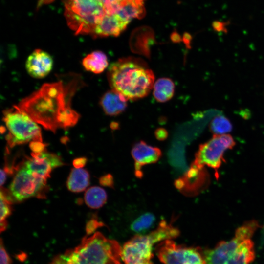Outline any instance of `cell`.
<instances>
[{"instance_id": "4fadbf2b", "label": "cell", "mask_w": 264, "mask_h": 264, "mask_svg": "<svg viewBox=\"0 0 264 264\" xmlns=\"http://www.w3.org/2000/svg\"><path fill=\"white\" fill-rule=\"evenodd\" d=\"M53 65V59L50 54L43 50L37 49L28 57L25 67L31 77L41 79L50 73Z\"/></svg>"}, {"instance_id": "1f68e13d", "label": "cell", "mask_w": 264, "mask_h": 264, "mask_svg": "<svg viewBox=\"0 0 264 264\" xmlns=\"http://www.w3.org/2000/svg\"><path fill=\"white\" fill-rule=\"evenodd\" d=\"M224 26L225 25H224V23L220 22H215L213 24V28L215 31H223L225 29H226L224 28Z\"/></svg>"}, {"instance_id": "9a60e30c", "label": "cell", "mask_w": 264, "mask_h": 264, "mask_svg": "<svg viewBox=\"0 0 264 264\" xmlns=\"http://www.w3.org/2000/svg\"><path fill=\"white\" fill-rule=\"evenodd\" d=\"M127 101V99L121 94L111 89L102 95L100 104L106 114L116 116L125 110Z\"/></svg>"}, {"instance_id": "44dd1931", "label": "cell", "mask_w": 264, "mask_h": 264, "mask_svg": "<svg viewBox=\"0 0 264 264\" xmlns=\"http://www.w3.org/2000/svg\"><path fill=\"white\" fill-rule=\"evenodd\" d=\"M84 200L87 205L90 208L99 209L106 203L107 194L101 187H91L86 191Z\"/></svg>"}, {"instance_id": "277c9868", "label": "cell", "mask_w": 264, "mask_h": 264, "mask_svg": "<svg viewBox=\"0 0 264 264\" xmlns=\"http://www.w3.org/2000/svg\"><path fill=\"white\" fill-rule=\"evenodd\" d=\"M178 228L172 222L161 220L156 229L148 234L137 235L127 242L122 248L121 258L125 264H153L154 244L177 237Z\"/></svg>"}, {"instance_id": "5bb4252c", "label": "cell", "mask_w": 264, "mask_h": 264, "mask_svg": "<svg viewBox=\"0 0 264 264\" xmlns=\"http://www.w3.org/2000/svg\"><path fill=\"white\" fill-rule=\"evenodd\" d=\"M128 24L115 14L105 13L96 25L93 36L95 37L118 36L126 28Z\"/></svg>"}, {"instance_id": "8992f818", "label": "cell", "mask_w": 264, "mask_h": 264, "mask_svg": "<svg viewBox=\"0 0 264 264\" xmlns=\"http://www.w3.org/2000/svg\"><path fill=\"white\" fill-rule=\"evenodd\" d=\"M3 120L9 132L6 139L11 147L29 141L42 142L37 123L17 105L4 111Z\"/></svg>"}, {"instance_id": "f546056e", "label": "cell", "mask_w": 264, "mask_h": 264, "mask_svg": "<svg viewBox=\"0 0 264 264\" xmlns=\"http://www.w3.org/2000/svg\"><path fill=\"white\" fill-rule=\"evenodd\" d=\"M155 138L159 141L166 140L168 136V131L164 128H158L156 129L154 132Z\"/></svg>"}, {"instance_id": "d6986e66", "label": "cell", "mask_w": 264, "mask_h": 264, "mask_svg": "<svg viewBox=\"0 0 264 264\" xmlns=\"http://www.w3.org/2000/svg\"><path fill=\"white\" fill-rule=\"evenodd\" d=\"M114 14L129 23L133 18H141L145 15L143 0H130Z\"/></svg>"}, {"instance_id": "9c48e42d", "label": "cell", "mask_w": 264, "mask_h": 264, "mask_svg": "<svg viewBox=\"0 0 264 264\" xmlns=\"http://www.w3.org/2000/svg\"><path fill=\"white\" fill-rule=\"evenodd\" d=\"M156 251L164 264H206L200 248L177 244L172 240L161 242Z\"/></svg>"}, {"instance_id": "7c38bea8", "label": "cell", "mask_w": 264, "mask_h": 264, "mask_svg": "<svg viewBox=\"0 0 264 264\" xmlns=\"http://www.w3.org/2000/svg\"><path fill=\"white\" fill-rule=\"evenodd\" d=\"M131 154L134 161L135 175L136 177L141 178L143 176L141 168L144 165L157 162L162 153L159 148L140 141L133 145Z\"/></svg>"}, {"instance_id": "5b68a950", "label": "cell", "mask_w": 264, "mask_h": 264, "mask_svg": "<svg viewBox=\"0 0 264 264\" xmlns=\"http://www.w3.org/2000/svg\"><path fill=\"white\" fill-rule=\"evenodd\" d=\"M68 25L77 34L93 35L106 13L102 0H63Z\"/></svg>"}, {"instance_id": "836d02e7", "label": "cell", "mask_w": 264, "mask_h": 264, "mask_svg": "<svg viewBox=\"0 0 264 264\" xmlns=\"http://www.w3.org/2000/svg\"><path fill=\"white\" fill-rule=\"evenodd\" d=\"M52 0H40V4L41 5L44 4V3H47L49 2H51Z\"/></svg>"}, {"instance_id": "4dcf8cb0", "label": "cell", "mask_w": 264, "mask_h": 264, "mask_svg": "<svg viewBox=\"0 0 264 264\" xmlns=\"http://www.w3.org/2000/svg\"><path fill=\"white\" fill-rule=\"evenodd\" d=\"M87 162V159L85 157H81L75 159L73 160V164L76 168H81L84 166Z\"/></svg>"}, {"instance_id": "ac0fdd59", "label": "cell", "mask_w": 264, "mask_h": 264, "mask_svg": "<svg viewBox=\"0 0 264 264\" xmlns=\"http://www.w3.org/2000/svg\"><path fill=\"white\" fill-rule=\"evenodd\" d=\"M88 172L82 168L72 169L67 180V187L73 192L84 191L89 184Z\"/></svg>"}, {"instance_id": "ffe728a7", "label": "cell", "mask_w": 264, "mask_h": 264, "mask_svg": "<svg viewBox=\"0 0 264 264\" xmlns=\"http://www.w3.org/2000/svg\"><path fill=\"white\" fill-rule=\"evenodd\" d=\"M175 88V84L171 79L166 77L159 78L153 86L154 97L159 102H166L174 96Z\"/></svg>"}, {"instance_id": "6da1fadb", "label": "cell", "mask_w": 264, "mask_h": 264, "mask_svg": "<svg viewBox=\"0 0 264 264\" xmlns=\"http://www.w3.org/2000/svg\"><path fill=\"white\" fill-rule=\"evenodd\" d=\"M78 80L73 79L67 85L61 81L44 84L17 106L37 123L55 132L60 114L71 108L72 98L79 86Z\"/></svg>"}, {"instance_id": "52a82bcc", "label": "cell", "mask_w": 264, "mask_h": 264, "mask_svg": "<svg viewBox=\"0 0 264 264\" xmlns=\"http://www.w3.org/2000/svg\"><path fill=\"white\" fill-rule=\"evenodd\" d=\"M258 226L255 220L247 221L236 230L231 240L220 241L213 248L203 251L206 264H226L239 245L252 238Z\"/></svg>"}, {"instance_id": "603a6c76", "label": "cell", "mask_w": 264, "mask_h": 264, "mask_svg": "<svg viewBox=\"0 0 264 264\" xmlns=\"http://www.w3.org/2000/svg\"><path fill=\"white\" fill-rule=\"evenodd\" d=\"M210 129L214 135L225 134L231 131L232 125L224 116L217 115L211 121Z\"/></svg>"}, {"instance_id": "30bf717a", "label": "cell", "mask_w": 264, "mask_h": 264, "mask_svg": "<svg viewBox=\"0 0 264 264\" xmlns=\"http://www.w3.org/2000/svg\"><path fill=\"white\" fill-rule=\"evenodd\" d=\"M46 180L35 177L24 166L17 172L9 187L11 200L22 201L40 195Z\"/></svg>"}, {"instance_id": "4316f807", "label": "cell", "mask_w": 264, "mask_h": 264, "mask_svg": "<svg viewBox=\"0 0 264 264\" xmlns=\"http://www.w3.org/2000/svg\"><path fill=\"white\" fill-rule=\"evenodd\" d=\"M99 183L102 186L113 188L114 186L113 177L110 174L105 175L100 178Z\"/></svg>"}, {"instance_id": "d6a6232c", "label": "cell", "mask_w": 264, "mask_h": 264, "mask_svg": "<svg viewBox=\"0 0 264 264\" xmlns=\"http://www.w3.org/2000/svg\"><path fill=\"white\" fill-rule=\"evenodd\" d=\"M6 179V173L5 170L1 169L0 170V186H2V185L5 183Z\"/></svg>"}, {"instance_id": "e0dca14e", "label": "cell", "mask_w": 264, "mask_h": 264, "mask_svg": "<svg viewBox=\"0 0 264 264\" xmlns=\"http://www.w3.org/2000/svg\"><path fill=\"white\" fill-rule=\"evenodd\" d=\"M108 65L106 55L99 50L93 51L88 54L82 60V65L85 69L95 74L103 72Z\"/></svg>"}, {"instance_id": "7402d4cb", "label": "cell", "mask_w": 264, "mask_h": 264, "mask_svg": "<svg viewBox=\"0 0 264 264\" xmlns=\"http://www.w3.org/2000/svg\"><path fill=\"white\" fill-rule=\"evenodd\" d=\"M155 221L154 215L149 212L145 213L137 218L131 223V230L137 234L144 233L150 229Z\"/></svg>"}, {"instance_id": "3957f363", "label": "cell", "mask_w": 264, "mask_h": 264, "mask_svg": "<svg viewBox=\"0 0 264 264\" xmlns=\"http://www.w3.org/2000/svg\"><path fill=\"white\" fill-rule=\"evenodd\" d=\"M118 242L96 232L85 237L75 248L56 256L50 264H122Z\"/></svg>"}, {"instance_id": "8fae6325", "label": "cell", "mask_w": 264, "mask_h": 264, "mask_svg": "<svg viewBox=\"0 0 264 264\" xmlns=\"http://www.w3.org/2000/svg\"><path fill=\"white\" fill-rule=\"evenodd\" d=\"M23 166L35 177L46 180L50 177L52 169L64 164L57 154L43 152L39 154L32 153Z\"/></svg>"}, {"instance_id": "484cf974", "label": "cell", "mask_w": 264, "mask_h": 264, "mask_svg": "<svg viewBox=\"0 0 264 264\" xmlns=\"http://www.w3.org/2000/svg\"><path fill=\"white\" fill-rule=\"evenodd\" d=\"M0 264H11V260L5 250L2 239L0 244Z\"/></svg>"}, {"instance_id": "d4e9b609", "label": "cell", "mask_w": 264, "mask_h": 264, "mask_svg": "<svg viewBox=\"0 0 264 264\" xmlns=\"http://www.w3.org/2000/svg\"><path fill=\"white\" fill-rule=\"evenodd\" d=\"M105 6L106 13L110 14L115 13L122 6L130 0H102Z\"/></svg>"}, {"instance_id": "ba28073f", "label": "cell", "mask_w": 264, "mask_h": 264, "mask_svg": "<svg viewBox=\"0 0 264 264\" xmlns=\"http://www.w3.org/2000/svg\"><path fill=\"white\" fill-rule=\"evenodd\" d=\"M235 144L233 138L229 134L214 135L211 139L199 146L193 164L194 168L199 169L207 166L213 169L218 175V170L224 160V153Z\"/></svg>"}, {"instance_id": "2e32d148", "label": "cell", "mask_w": 264, "mask_h": 264, "mask_svg": "<svg viewBox=\"0 0 264 264\" xmlns=\"http://www.w3.org/2000/svg\"><path fill=\"white\" fill-rule=\"evenodd\" d=\"M255 257L254 244L250 239L243 242L226 264H250Z\"/></svg>"}, {"instance_id": "7a4b0ae2", "label": "cell", "mask_w": 264, "mask_h": 264, "mask_svg": "<svg viewBox=\"0 0 264 264\" xmlns=\"http://www.w3.org/2000/svg\"><path fill=\"white\" fill-rule=\"evenodd\" d=\"M107 78L111 89L127 100L147 96L154 83L152 70L143 61L134 57L123 58L111 64Z\"/></svg>"}, {"instance_id": "83f0119b", "label": "cell", "mask_w": 264, "mask_h": 264, "mask_svg": "<svg viewBox=\"0 0 264 264\" xmlns=\"http://www.w3.org/2000/svg\"><path fill=\"white\" fill-rule=\"evenodd\" d=\"M46 145L41 141H33L30 143L29 146L32 153L39 154L43 152Z\"/></svg>"}, {"instance_id": "cb8c5ba5", "label": "cell", "mask_w": 264, "mask_h": 264, "mask_svg": "<svg viewBox=\"0 0 264 264\" xmlns=\"http://www.w3.org/2000/svg\"><path fill=\"white\" fill-rule=\"evenodd\" d=\"M11 202L7 198L4 192L0 191V232L6 230L7 226L6 219L11 214L12 209L10 206Z\"/></svg>"}, {"instance_id": "f1b7e54d", "label": "cell", "mask_w": 264, "mask_h": 264, "mask_svg": "<svg viewBox=\"0 0 264 264\" xmlns=\"http://www.w3.org/2000/svg\"><path fill=\"white\" fill-rule=\"evenodd\" d=\"M103 225L102 222L98 221L97 220L92 219L87 223L86 227L87 232L88 234H89L98 227H102Z\"/></svg>"}]
</instances>
